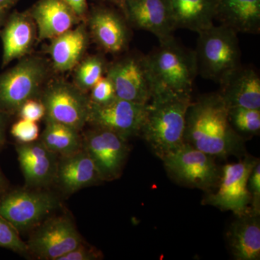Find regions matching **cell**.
I'll return each mask as SVG.
<instances>
[{
    "instance_id": "cb8c5ba5",
    "label": "cell",
    "mask_w": 260,
    "mask_h": 260,
    "mask_svg": "<svg viewBox=\"0 0 260 260\" xmlns=\"http://www.w3.org/2000/svg\"><path fill=\"white\" fill-rule=\"evenodd\" d=\"M88 45V32L83 25L53 38L48 51L54 68L60 72L73 70L79 64Z\"/></svg>"
},
{
    "instance_id": "d590c367",
    "label": "cell",
    "mask_w": 260,
    "mask_h": 260,
    "mask_svg": "<svg viewBox=\"0 0 260 260\" xmlns=\"http://www.w3.org/2000/svg\"><path fill=\"white\" fill-rule=\"evenodd\" d=\"M18 0H0V10L8 12Z\"/></svg>"
},
{
    "instance_id": "5b68a950",
    "label": "cell",
    "mask_w": 260,
    "mask_h": 260,
    "mask_svg": "<svg viewBox=\"0 0 260 260\" xmlns=\"http://www.w3.org/2000/svg\"><path fill=\"white\" fill-rule=\"evenodd\" d=\"M169 177L181 186L205 193L215 190L220 180L221 167L215 157L184 142L161 159Z\"/></svg>"
},
{
    "instance_id": "44dd1931",
    "label": "cell",
    "mask_w": 260,
    "mask_h": 260,
    "mask_svg": "<svg viewBox=\"0 0 260 260\" xmlns=\"http://www.w3.org/2000/svg\"><path fill=\"white\" fill-rule=\"evenodd\" d=\"M229 250L237 260L260 259V214L236 216L226 232Z\"/></svg>"
},
{
    "instance_id": "9a60e30c",
    "label": "cell",
    "mask_w": 260,
    "mask_h": 260,
    "mask_svg": "<svg viewBox=\"0 0 260 260\" xmlns=\"http://www.w3.org/2000/svg\"><path fill=\"white\" fill-rule=\"evenodd\" d=\"M18 161L27 185L40 187L55 180L58 155L42 142L19 143L16 145Z\"/></svg>"
},
{
    "instance_id": "3957f363",
    "label": "cell",
    "mask_w": 260,
    "mask_h": 260,
    "mask_svg": "<svg viewBox=\"0 0 260 260\" xmlns=\"http://www.w3.org/2000/svg\"><path fill=\"white\" fill-rule=\"evenodd\" d=\"M146 56L154 95L170 93L191 95L193 83L198 75L194 51L183 47L174 37L160 43Z\"/></svg>"
},
{
    "instance_id": "e575fe53",
    "label": "cell",
    "mask_w": 260,
    "mask_h": 260,
    "mask_svg": "<svg viewBox=\"0 0 260 260\" xmlns=\"http://www.w3.org/2000/svg\"><path fill=\"white\" fill-rule=\"evenodd\" d=\"M8 117V115L0 112V148H2L5 142V132H6Z\"/></svg>"
},
{
    "instance_id": "ac0fdd59",
    "label": "cell",
    "mask_w": 260,
    "mask_h": 260,
    "mask_svg": "<svg viewBox=\"0 0 260 260\" xmlns=\"http://www.w3.org/2000/svg\"><path fill=\"white\" fill-rule=\"evenodd\" d=\"M28 12L36 24L41 41L64 34L80 20L63 0H39Z\"/></svg>"
},
{
    "instance_id": "6da1fadb",
    "label": "cell",
    "mask_w": 260,
    "mask_h": 260,
    "mask_svg": "<svg viewBox=\"0 0 260 260\" xmlns=\"http://www.w3.org/2000/svg\"><path fill=\"white\" fill-rule=\"evenodd\" d=\"M184 142L215 158H241L246 154L245 139L232 127L229 108L218 92L191 102L186 113Z\"/></svg>"
},
{
    "instance_id": "484cf974",
    "label": "cell",
    "mask_w": 260,
    "mask_h": 260,
    "mask_svg": "<svg viewBox=\"0 0 260 260\" xmlns=\"http://www.w3.org/2000/svg\"><path fill=\"white\" fill-rule=\"evenodd\" d=\"M108 66L101 56H89L78 64L75 74V85L83 92L90 90L104 77Z\"/></svg>"
},
{
    "instance_id": "1f68e13d",
    "label": "cell",
    "mask_w": 260,
    "mask_h": 260,
    "mask_svg": "<svg viewBox=\"0 0 260 260\" xmlns=\"http://www.w3.org/2000/svg\"><path fill=\"white\" fill-rule=\"evenodd\" d=\"M18 113L21 119L38 121L45 116L46 110L44 104L41 101L34 99L24 103Z\"/></svg>"
},
{
    "instance_id": "83f0119b",
    "label": "cell",
    "mask_w": 260,
    "mask_h": 260,
    "mask_svg": "<svg viewBox=\"0 0 260 260\" xmlns=\"http://www.w3.org/2000/svg\"><path fill=\"white\" fill-rule=\"evenodd\" d=\"M18 234L16 229L0 215V247L20 254L28 253V245L22 241Z\"/></svg>"
},
{
    "instance_id": "52a82bcc",
    "label": "cell",
    "mask_w": 260,
    "mask_h": 260,
    "mask_svg": "<svg viewBox=\"0 0 260 260\" xmlns=\"http://www.w3.org/2000/svg\"><path fill=\"white\" fill-rule=\"evenodd\" d=\"M259 160L246 153L239 161L222 167L218 186L213 191L205 193L202 204L215 207L221 211L232 212L235 216L250 211L248 181Z\"/></svg>"
},
{
    "instance_id": "f35d334b",
    "label": "cell",
    "mask_w": 260,
    "mask_h": 260,
    "mask_svg": "<svg viewBox=\"0 0 260 260\" xmlns=\"http://www.w3.org/2000/svg\"><path fill=\"white\" fill-rule=\"evenodd\" d=\"M7 13H8V12L0 10V28H2V26H3V24L5 23V20H6Z\"/></svg>"
},
{
    "instance_id": "4316f807",
    "label": "cell",
    "mask_w": 260,
    "mask_h": 260,
    "mask_svg": "<svg viewBox=\"0 0 260 260\" xmlns=\"http://www.w3.org/2000/svg\"><path fill=\"white\" fill-rule=\"evenodd\" d=\"M229 119L234 130L243 137L258 135L260 131V109L229 108Z\"/></svg>"
},
{
    "instance_id": "f546056e",
    "label": "cell",
    "mask_w": 260,
    "mask_h": 260,
    "mask_svg": "<svg viewBox=\"0 0 260 260\" xmlns=\"http://www.w3.org/2000/svg\"><path fill=\"white\" fill-rule=\"evenodd\" d=\"M10 132L19 143H28L37 140L39 128L37 121L20 119L13 124Z\"/></svg>"
},
{
    "instance_id": "d4e9b609",
    "label": "cell",
    "mask_w": 260,
    "mask_h": 260,
    "mask_svg": "<svg viewBox=\"0 0 260 260\" xmlns=\"http://www.w3.org/2000/svg\"><path fill=\"white\" fill-rule=\"evenodd\" d=\"M40 141L59 156H67L83 148L79 131L61 123L46 121V127Z\"/></svg>"
},
{
    "instance_id": "e0dca14e",
    "label": "cell",
    "mask_w": 260,
    "mask_h": 260,
    "mask_svg": "<svg viewBox=\"0 0 260 260\" xmlns=\"http://www.w3.org/2000/svg\"><path fill=\"white\" fill-rule=\"evenodd\" d=\"M3 26L0 37L3 45L2 67L5 68L30 52L37 37V26L28 11L12 13Z\"/></svg>"
},
{
    "instance_id": "277c9868",
    "label": "cell",
    "mask_w": 260,
    "mask_h": 260,
    "mask_svg": "<svg viewBox=\"0 0 260 260\" xmlns=\"http://www.w3.org/2000/svg\"><path fill=\"white\" fill-rule=\"evenodd\" d=\"M196 56L198 74L220 84L241 66L237 32L224 25H213L199 32Z\"/></svg>"
},
{
    "instance_id": "ffe728a7",
    "label": "cell",
    "mask_w": 260,
    "mask_h": 260,
    "mask_svg": "<svg viewBox=\"0 0 260 260\" xmlns=\"http://www.w3.org/2000/svg\"><path fill=\"white\" fill-rule=\"evenodd\" d=\"M220 85L218 93L228 108L260 109V78L252 68L241 65Z\"/></svg>"
},
{
    "instance_id": "74e56055",
    "label": "cell",
    "mask_w": 260,
    "mask_h": 260,
    "mask_svg": "<svg viewBox=\"0 0 260 260\" xmlns=\"http://www.w3.org/2000/svg\"><path fill=\"white\" fill-rule=\"evenodd\" d=\"M102 1L107 2V3L116 5V6L119 7V8L122 10L127 0H102Z\"/></svg>"
},
{
    "instance_id": "4dcf8cb0",
    "label": "cell",
    "mask_w": 260,
    "mask_h": 260,
    "mask_svg": "<svg viewBox=\"0 0 260 260\" xmlns=\"http://www.w3.org/2000/svg\"><path fill=\"white\" fill-rule=\"evenodd\" d=\"M248 190L251 196V210L254 213L260 214V161L259 160L254 166L249 181Z\"/></svg>"
},
{
    "instance_id": "836d02e7",
    "label": "cell",
    "mask_w": 260,
    "mask_h": 260,
    "mask_svg": "<svg viewBox=\"0 0 260 260\" xmlns=\"http://www.w3.org/2000/svg\"><path fill=\"white\" fill-rule=\"evenodd\" d=\"M63 1L69 5L80 20L87 16V13H88L87 0H63Z\"/></svg>"
},
{
    "instance_id": "d6986e66",
    "label": "cell",
    "mask_w": 260,
    "mask_h": 260,
    "mask_svg": "<svg viewBox=\"0 0 260 260\" xmlns=\"http://www.w3.org/2000/svg\"><path fill=\"white\" fill-rule=\"evenodd\" d=\"M55 180L64 192L75 191L103 182L88 153L82 148L76 153L60 157Z\"/></svg>"
},
{
    "instance_id": "f1b7e54d",
    "label": "cell",
    "mask_w": 260,
    "mask_h": 260,
    "mask_svg": "<svg viewBox=\"0 0 260 260\" xmlns=\"http://www.w3.org/2000/svg\"><path fill=\"white\" fill-rule=\"evenodd\" d=\"M90 91V102L99 105L109 104L117 98L114 85L107 76L101 78Z\"/></svg>"
},
{
    "instance_id": "7a4b0ae2",
    "label": "cell",
    "mask_w": 260,
    "mask_h": 260,
    "mask_svg": "<svg viewBox=\"0 0 260 260\" xmlns=\"http://www.w3.org/2000/svg\"><path fill=\"white\" fill-rule=\"evenodd\" d=\"M191 95L162 93L147 104L140 136L160 160L184 143L186 116Z\"/></svg>"
},
{
    "instance_id": "d6a6232c",
    "label": "cell",
    "mask_w": 260,
    "mask_h": 260,
    "mask_svg": "<svg viewBox=\"0 0 260 260\" xmlns=\"http://www.w3.org/2000/svg\"><path fill=\"white\" fill-rule=\"evenodd\" d=\"M102 257L100 251L95 248L84 246L82 243L78 247L61 256L59 260H95Z\"/></svg>"
},
{
    "instance_id": "603a6c76",
    "label": "cell",
    "mask_w": 260,
    "mask_h": 260,
    "mask_svg": "<svg viewBox=\"0 0 260 260\" xmlns=\"http://www.w3.org/2000/svg\"><path fill=\"white\" fill-rule=\"evenodd\" d=\"M177 28L199 32L214 25L219 0H167Z\"/></svg>"
},
{
    "instance_id": "4fadbf2b",
    "label": "cell",
    "mask_w": 260,
    "mask_h": 260,
    "mask_svg": "<svg viewBox=\"0 0 260 260\" xmlns=\"http://www.w3.org/2000/svg\"><path fill=\"white\" fill-rule=\"evenodd\" d=\"M147 104H137L116 98L107 104L90 101L88 123L95 127L110 130L129 140L140 135L146 114Z\"/></svg>"
},
{
    "instance_id": "ba28073f",
    "label": "cell",
    "mask_w": 260,
    "mask_h": 260,
    "mask_svg": "<svg viewBox=\"0 0 260 260\" xmlns=\"http://www.w3.org/2000/svg\"><path fill=\"white\" fill-rule=\"evenodd\" d=\"M58 206L57 198L48 191L16 189L0 195V215L18 233L39 226Z\"/></svg>"
},
{
    "instance_id": "8fae6325",
    "label": "cell",
    "mask_w": 260,
    "mask_h": 260,
    "mask_svg": "<svg viewBox=\"0 0 260 260\" xmlns=\"http://www.w3.org/2000/svg\"><path fill=\"white\" fill-rule=\"evenodd\" d=\"M107 76L118 99L148 104L154 95V84L146 55H129L108 66Z\"/></svg>"
},
{
    "instance_id": "7c38bea8",
    "label": "cell",
    "mask_w": 260,
    "mask_h": 260,
    "mask_svg": "<svg viewBox=\"0 0 260 260\" xmlns=\"http://www.w3.org/2000/svg\"><path fill=\"white\" fill-rule=\"evenodd\" d=\"M29 239L28 252L40 259L59 260L83 243L71 219L57 216L46 219Z\"/></svg>"
},
{
    "instance_id": "8d00e7d4",
    "label": "cell",
    "mask_w": 260,
    "mask_h": 260,
    "mask_svg": "<svg viewBox=\"0 0 260 260\" xmlns=\"http://www.w3.org/2000/svg\"><path fill=\"white\" fill-rule=\"evenodd\" d=\"M7 187V181L6 179L3 175V172H2L1 169H0V195L5 192L6 190Z\"/></svg>"
},
{
    "instance_id": "9c48e42d",
    "label": "cell",
    "mask_w": 260,
    "mask_h": 260,
    "mask_svg": "<svg viewBox=\"0 0 260 260\" xmlns=\"http://www.w3.org/2000/svg\"><path fill=\"white\" fill-rule=\"evenodd\" d=\"M46 121L72 126L80 131L88 123L90 98L73 84L54 80L42 92Z\"/></svg>"
},
{
    "instance_id": "7402d4cb",
    "label": "cell",
    "mask_w": 260,
    "mask_h": 260,
    "mask_svg": "<svg viewBox=\"0 0 260 260\" xmlns=\"http://www.w3.org/2000/svg\"><path fill=\"white\" fill-rule=\"evenodd\" d=\"M215 20L237 34H259L260 0H219Z\"/></svg>"
},
{
    "instance_id": "2e32d148",
    "label": "cell",
    "mask_w": 260,
    "mask_h": 260,
    "mask_svg": "<svg viewBox=\"0 0 260 260\" xmlns=\"http://www.w3.org/2000/svg\"><path fill=\"white\" fill-rule=\"evenodd\" d=\"M88 24L95 42L107 52H121L127 46V25L115 10L107 7H95L89 15Z\"/></svg>"
},
{
    "instance_id": "30bf717a",
    "label": "cell",
    "mask_w": 260,
    "mask_h": 260,
    "mask_svg": "<svg viewBox=\"0 0 260 260\" xmlns=\"http://www.w3.org/2000/svg\"><path fill=\"white\" fill-rule=\"evenodd\" d=\"M82 140L83 148L90 155L103 181L121 177L129 153L127 139L110 130L93 126Z\"/></svg>"
},
{
    "instance_id": "5bb4252c",
    "label": "cell",
    "mask_w": 260,
    "mask_h": 260,
    "mask_svg": "<svg viewBox=\"0 0 260 260\" xmlns=\"http://www.w3.org/2000/svg\"><path fill=\"white\" fill-rule=\"evenodd\" d=\"M122 10L129 23L151 32L160 43L174 38L177 28L167 0H127Z\"/></svg>"
},
{
    "instance_id": "8992f818",
    "label": "cell",
    "mask_w": 260,
    "mask_h": 260,
    "mask_svg": "<svg viewBox=\"0 0 260 260\" xmlns=\"http://www.w3.org/2000/svg\"><path fill=\"white\" fill-rule=\"evenodd\" d=\"M47 74L45 61L38 56L24 58L0 74V112L13 115L24 103L37 99Z\"/></svg>"
}]
</instances>
